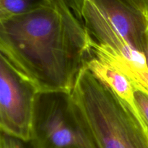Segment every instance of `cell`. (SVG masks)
Wrapping results in <instances>:
<instances>
[{"instance_id": "cell-1", "label": "cell", "mask_w": 148, "mask_h": 148, "mask_svg": "<svg viewBox=\"0 0 148 148\" xmlns=\"http://www.w3.org/2000/svg\"><path fill=\"white\" fill-rule=\"evenodd\" d=\"M91 40L65 0L0 20V51L38 92H72Z\"/></svg>"}, {"instance_id": "cell-2", "label": "cell", "mask_w": 148, "mask_h": 148, "mask_svg": "<svg viewBox=\"0 0 148 148\" xmlns=\"http://www.w3.org/2000/svg\"><path fill=\"white\" fill-rule=\"evenodd\" d=\"M72 96L100 148H148V129L140 114L87 67Z\"/></svg>"}, {"instance_id": "cell-3", "label": "cell", "mask_w": 148, "mask_h": 148, "mask_svg": "<svg viewBox=\"0 0 148 148\" xmlns=\"http://www.w3.org/2000/svg\"><path fill=\"white\" fill-rule=\"evenodd\" d=\"M33 148H100L72 92H38L33 108Z\"/></svg>"}, {"instance_id": "cell-4", "label": "cell", "mask_w": 148, "mask_h": 148, "mask_svg": "<svg viewBox=\"0 0 148 148\" xmlns=\"http://www.w3.org/2000/svg\"><path fill=\"white\" fill-rule=\"evenodd\" d=\"M38 90L0 55L1 132L29 142Z\"/></svg>"}, {"instance_id": "cell-5", "label": "cell", "mask_w": 148, "mask_h": 148, "mask_svg": "<svg viewBox=\"0 0 148 148\" xmlns=\"http://www.w3.org/2000/svg\"><path fill=\"white\" fill-rule=\"evenodd\" d=\"M112 23L133 51L143 55L148 32L147 14L120 0H90Z\"/></svg>"}, {"instance_id": "cell-6", "label": "cell", "mask_w": 148, "mask_h": 148, "mask_svg": "<svg viewBox=\"0 0 148 148\" xmlns=\"http://www.w3.org/2000/svg\"><path fill=\"white\" fill-rule=\"evenodd\" d=\"M85 67L108 85L117 95L130 104L136 112L140 114L134 99L136 88L125 75L90 54L85 64Z\"/></svg>"}, {"instance_id": "cell-7", "label": "cell", "mask_w": 148, "mask_h": 148, "mask_svg": "<svg viewBox=\"0 0 148 148\" xmlns=\"http://www.w3.org/2000/svg\"><path fill=\"white\" fill-rule=\"evenodd\" d=\"M99 59L125 75L136 89L148 95V69L145 62L130 60L122 55L109 50L102 51Z\"/></svg>"}, {"instance_id": "cell-8", "label": "cell", "mask_w": 148, "mask_h": 148, "mask_svg": "<svg viewBox=\"0 0 148 148\" xmlns=\"http://www.w3.org/2000/svg\"><path fill=\"white\" fill-rule=\"evenodd\" d=\"M50 0H0V20L30 12Z\"/></svg>"}, {"instance_id": "cell-9", "label": "cell", "mask_w": 148, "mask_h": 148, "mask_svg": "<svg viewBox=\"0 0 148 148\" xmlns=\"http://www.w3.org/2000/svg\"><path fill=\"white\" fill-rule=\"evenodd\" d=\"M0 148H33L29 142L12 137L1 132Z\"/></svg>"}, {"instance_id": "cell-10", "label": "cell", "mask_w": 148, "mask_h": 148, "mask_svg": "<svg viewBox=\"0 0 148 148\" xmlns=\"http://www.w3.org/2000/svg\"><path fill=\"white\" fill-rule=\"evenodd\" d=\"M136 106L148 129V95L138 89L134 92Z\"/></svg>"}, {"instance_id": "cell-11", "label": "cell", "mask_w": 148, "mask_h": 148, "mask_svg": "<svg viewBox=\"0 0 148 148\" xmlns=\"http://www.w3.org/2000/svg\"><path fill=\"white\" fill-rule=\"evenodd\" d=\"M129 7L147 14L148 11V0H120Z\"/></svg>"}, {"instance_id": "cell-12", "label": "cell", "mask_w": 148, "mask_h": 148, "mask_svg": "<svg viewBox=\"0 0 148 148\" xmlns=\"http://www.w3.org/2000/svg\"><path fill=\"white\" fill-rule=\"evenodd\" d=\"M143 56H144L145 59L146 65H147V67L148 69V32H147V39H146L145 45L144 52H143Z\"/></svg>"}, {"instance_id": "cell-13", "label": "cell", "mask_w": 148, "mask_h": 148, "mask_svg": "<svg viewBox=\"0 0 148 148\" xmlns=\"http://www.w3.org/2000/svg\"><path fill=\"white\" fill-rule=\"evenodd\" d=\"M147 14V21H148V11H147V14Z\"/></svg>"}]
</instances>
